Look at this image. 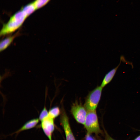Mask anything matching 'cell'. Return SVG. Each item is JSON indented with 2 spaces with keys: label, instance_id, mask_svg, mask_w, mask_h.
<instances>
[{
  "label": "cell",
  "instance_id": "cell-16",
  "mask_svg": "<svg viewBox=\"0 0 140 140\" xmlns=\"http://www.w3.org/2000/svg\"><path fill=\"white\" fill-rule=\"evenodd\" d=\"M134 140H140V135L137 137Z\"/></svg>",
  "mask_w": 140,
  "mask_h": 140
},
{
  "label": "cell",
  "instance_id": "cell-5",
  "mask_svg": "<svg viewBox=\"0 0 140 140\" xmlns=\"http://www.w3.org/2000/svg\"><path fill=\"white\" fill-rule=\"evenodd\" d=\"M60 121L64 129L66 140H76L71 129L69 118L65 110H61Z\"/></svg>",
  "mask_w": 140,
  "mask_h": 140
},
{
  "label": "cell",
  "instance_id": "cell-1",
  "mask_svg": "<svg viewBox=\"0 0 140 140\" xmlns=\"http://www.w3.org/2000/svg\"><path fill=\"white\" fill-rule=\"evenodd\" d=\"M27 18L21 9L16 12L6 23L3 24L0 31V36H4L15 32L21 27Z\"/></svg>",
  "mask_w": 140,
  "mask_h": 140
},
{
  "label": "cell",
  "instance_id": "cell-4",
  "mask_svg": "<svg viewBox=\"0 0 140 140\" xmlns=\"http://www.w3.org/2000/svg\"><path fill=\"white\" fill-rule=\"evenodd\" d=\"M71 112L76 121L84 125L87 112L84 106L76 102L72 106Z\"/></svg>",
  "mask_w": 140,
  "mask_h": 140
},
{
  "label": "cell",
  "instance_id": "cell-11",
  "mask_svg": "<svg viewBox=\"0 0 140 140\" xmlns=\"http://www.w3.org/2000/svg\"><path fill=\"white\" fill-rule=\"evenodd\" d=\"M60 110L58 107H53L48 111V116L54 119L58 117L60 114Z\"/></svg>",
  "mask_w": 140,
  "mask_h": 140
},
{
  "label": "cell",
  "instance_id": "cell-13",
  "mask_svg": "<svg viewBox=\"0 0 140 140\" xmlns=\"http://www.w3.org/2000/svg\"><path fill=\"white\" fill-rule=\"evenodd\" d=\"M48 111L45 107L41 111L39 117V120L41 121L48 115Z\"/></svg>",
  "mask_w": 140,
  "mask_h": 140
},
{
  "label": "cell",
  "instance_id": "cell-12",
  "mask_svg": "<svg viewBox=\"0 0 140 140\" xmlns=\"http://www.w3.org/2000/svg\"><path fill=\"white\" fill-rule=\"evenodd\" d=\"M51 0H35L33 3L37 10L40 9L46 5Z\"/></svg>",
  "mask_w": 140,
  "mask_h": 140
},
{
  "label": "cell",
  "instance_id": "cell-10",
  "mask_svg": "<svg viewBox=\"0 0 140 140\" xmlns=\"http://www.w3.org/2000/svg\"><path fill=\"white\" fill-rule=\"evenodd\" d=\"M21 9L24 12L27 17L37 10L33 2L30 3L23 7Z\"/></svg>",
  "mask_w": 140,
  "mask_h": 140
},
{
  "label": "cell",
  "instance_id": "cell-8",
  "mask_svg": "<svg viewBox=\"0 0 140 140\" xmlns=\"http://www.w3.org/2000/svg\"><path fill=\"white\" fill-rule=\"evenodd\" d=\"M20 34L19 31H18L13 35L8 36L2 40L1 41L0 44L1 52L7 48L12 43L15 39Z\"/></svg>",
  "mask_w": 140,
  "mask_h": 140
},
{
  "label": "cell",
  "instance_id": "cell-15",
  "mask_svg": "<svg viewBox=\"0 0 140 140\" xmlns=\"http://www.w3.org/2000/svg\"><path fill=\"white\" fill-rule=\"evenodd\" d=\"M105 137L104 140H115L111 137L107 132H105Z\"/></svg>",
  "mask_w": 140,
  "mask_h": 140
},
{
  "label": "cell",
  "instance_id": "cell-7",
  "mask_svg": "<svg viewBox=\"0 0 140 140\" xmlns=\"http://www.w3.org/2000/svg\"><path fill=\"white\" fill-rule=\"evenodd\" d=\"M124 57L121 56L120 58V61L119 64L116 67L111 69L105 75L102 80L100 86L103 88L110 82L112 80L122 61H125Z\"/></svg>",
  "mask_w": 140,
  "mask_h": 140
},
{
  "label": "cell",
  "instance_id": "cell-9",
  "mask_svg": "<svg viewBox=\"0 0 140 140\" xmlns=\"http://www.w3.org/2000/svg\"><path fill=\"white\" fill-rule=\"evenodd\" d=\"M39 118H34L26 122L16 133H18L22 131L28 130L35 127L39 122Z\"/></svg>",
  "mask_w": 140,
  "mask_h": 140
},
{
  "label": "cell",
  "instance_id": "cell-6",
  "mask_svg": "<svg viewBox=\"0 0 140 140\" xmlns=\"http://www.w3.org/2000/svg\"><path fill=\"white\" fill-rule=\"evenodd\" d=\"M54 119L48 116L41 121V128L49 140H52V134L54 129Z\"/></svg>",
  "mask_w": 140,
  "mask_h": 140
},
{
  "label": "cell",
  "instance_id": "cell-14",
  "mask_svg": "<svg viewBox=\"0 0 140 140\" xmlns=\"http://www.w3.org/2000/svg\"><path fill=\"white\" fill-rule=\"evenodd\" d=\"M90 134L87 133L86 137V140H95Z\"/></svg>",
  "mask_w": 140,
  "mask_h": 140
},
{
  "label": "cell",
  "instance_id": "cell-3",
  "mask_svg": "<svg viewBox=\"0 0 140 140\" xmlns=\"http://www.w3.org/2000/svg\"><path fill=\"white\" fill-rule=\"evenodd\" d=\"M103 88L101 86H98L88 94L84 106L87 111L96 110L101 98Z\"/></svg>",
  "mask_w": 140,
  "mask_h": 140
},
{
  "label": "cell",
  "instance_id": "cell-2",
  "mask_svg": "<svg viewBox=\"0 0 140 140\" xmlns=\"http://www.w3.org/2000/svg\"><path fill=\"white\" fill-rule=\"evenodd\" d=\"M84 125L88 133L97 134L101 132L96 110H87Z\"/></svg>",
  "mask_w": 140,
  "mask_h": 140
}]
</instances>
